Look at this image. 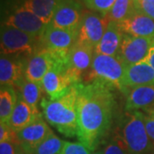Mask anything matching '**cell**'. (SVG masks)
<instances>
[{
	"label": "cell",
	"mask_w": 154,
	"mask_h": 154,
	"mask_svg": "<svg viewBox=\"0 0 154 154\" xmlns=\"http://www.w3.org/2000/svg\"><path fill=\"white\" fill-rule=\"evenodd\" d=\"M77 88L76 136L88 149L95 151L111 126L115 105L113 88L96 81L78 83Z\"/></svg>",
	"instance_id": "6da1fadb"
},
{
	"label": "cell",
	"mask_w": 154,
	"mask_h": 154,
	"mask_svg": "<svg viewBox=\"0 0 154 154\" xmlns=\"http://www.w3.org/2000/svg\"><path fill=\"white\" fill-rule=\"evenodd\" d=\"M78 84V83H77ZM75 84L58 99H43L40 105L46 122L66 137L76 136L78 128V88Z\"/></svg>",
	"instance_id": "7a4b0ae2"
},
{
	"label": "cell",
	"mask_w": 154,
	"mask_h": 154,
	"mask_svg": "<svg viewBox=\"0 0 154 154\" xmlns=\"http://www.w3.org/2000/svg\"><path fill=\"white\" fill-rule=\"evenodd\" d=\"M88 73V82H100L111 88L126 92V65L117 57L103 55L94 52Z\"/></svg>",
	"instance_id": "3957f363"
},
{
	"label": "cell",
	"mask_w": 154,
	"mask_h": 154,
	"mask_svg": "<svg viewBox=\"0 0 154 154\" xmlns=\"http://www.w3.org/2000/svg\"><path fill=\"white\" fill-rule=\"evenodd\" d=\"M121 132L117 133L125 141L130 154H147L153 149L145 126V116L139 110L128 111Z\"/></svg>",
	"instance_id": "277c9868"
},
{
	"label": "cell",
	"mask_w": 154,
	"mask_h": 154,
	"mask_svg": "<svg viewBox=\"0 0 154 154\" xmlns=\"http://www.w3.org/2000/svg\"><path fill=\"white\" fill-rule=\"evenodd\" d=\"M78 31L56 28L48 24L39 38L42 48L51 52L57 63L68 64L72 46L76 42Z\"/></svg>",
	"instance_id": "5b68a950"
},
{
	"label": "cell",
	"mask_w": 154,
	"mask_h": 154,
	"mask_svg": "<svg viewBox=\"0 0 154 154\" xmlns=\"http://www.w3.org/2000/svg\"><path fill=\"white\" fill-rule=\"evenodd\" d=\"M39 38L4 24L1 28V54L6 56L33 55Z\"/></svg>",
	"instance_id": "8992f818"
},
{
	"label": "cell",
	"mask_w": 154,
	"mask_h": 154,
	"mask_svg": "<svg viewBox=\"0 0 154 154\" xmlns=\"http://www.w3.org/2000/svg\"><path fill=\"white\" fill-rule=\"evenodd\" d=\"M80 83L69 70L67 64L57 63L42 81V86L50 99L54 100L63 96L75 84Z\"/></svg>",
	"instance_id": "52a82bcc"
},
{
	"label": "cell",
	"mask_w": 154,
	"mask_h": 154,
	"mask_svg": "<svg viewBox=\"0 0 154 154\" xmlns=\"http://www.w3.org/2000/svg\"><path fill=\"white\" fill-rule=\"evenodd\" d=\"M109 22L106 17L99 13L94 11L85 12L78 29L76 41L95 48L103 37Z\"/></svg>",
	"instance_id": "ba28073f"
},
{
	"label": "cell",
	"mask_w": 154,
	"mask_h": 154,
	"mask_svg": "<svg viewBox=\"0 0 154 154\" xmlns=\"http://www.w3.org/2000/svg\"><path fill=\"white\" fill-rule=\"evenodd\" d=\"M151 47V38L137 37L123 33L121 46L116 57L126 66L131 65L145 60Z\"/></svg>",
	"instance_id": "9c48e42d"
},
{
	"label": "cell",
	"mask_w": 154,
	"mask_h": 154,
	"mask_svg": "<svg viewBox=\"0 0 154 154\" xmlns=\"http://www.w3.org/2000/svg\"><path fill=\"white\" fill-rule=\"evenodd\" d=\"M83 14L78 0H62L50 24L56 28L78 31Z\"/></svg>",
	"instance_id": "30bf717a"
},
{
	"label": "cell",
	"mask_w": 154,
	"mask_h": 154,
	"mask_svg": "<svg viewBox=\"0 0 154 154\" xmlns=\"http://www.w3.org/2000/svg\"><path fill=\"white\" fill-rule=\"evenodd\" d=\"M5 24L40 38L48 24L24 5L17 9L7 18Z\"/></svg>",
	"instance_id": "8fae6325"
},
{
	"label": "cell",
	"mask_w": 154,
	"mask_h": 154,
	"mask_svg": "<svg viewBox=\"0 0 154 154\" xmlns=\"http://www.w3.org/2000/svg\"><path fill=\"white\" fill-rule=\"evenodd\" d=\"M51 131L43 117L39 115L32 123L17 133L19 146L23 151L33 154L35 148Z\"/></svg>",
	"instance_id": "7c38bea8"
},
{
	"label": "cell",
	"mask_w": 154,
	"mask_h": 154,
	"mask_svg": "<svg viewBox=\"0 0 154 154\" xmlns=\"http://www.w3.org/2000/svg\"><path fill=\"white\" fill-rule=\"evenodd\" d=\"M127 111L141 110L154 116V83L129 88L127 94Z\"/></svg>",
	"instance_id": "4fadbf2b"
},
{
	"label": "cell",
	"mask_w": 154,
	"mask_h": 154,
	"mask_svg": "<svg viewBox=\"0 0 154 154\" xmlns=\"http://www.w3.org/2000/svg\"><path fill=\"white\" fill-rule=\"evenodd\" d=\"M57 63V61L47 50L44 48L37 50L27 63L26 78L42 84L45 75Z\"/></svg>",
	"instance_id": "5bb4252c"
},
{
	"label": "cell",
	"mask_w": 154,
	"mask_h": 154,
	"mask_svg": "<svg viewBox=\"0 0 154 154\" xmlns=\"http://www.w3.org/2000/svg\"><path fill=\"white\" fill-rule=\"evenodd\" d=\"M26 66L23 61L11 58L1 54L0 58V82L19 88L26 78Z\"/></svg>",
	"instance_id": "9a60e30c"
},
{
	"label": "cell",
	"mask_w": 154,
	"mask_h": 154,
	"mask_svg": "<svg viewBox=\"0 0 154 154\" xmlns=\"http://www.w3.org/2000/svg\"><path fill=\"white\" fill-rule=\"evenodd\" d=\"M94 48L88 45L75 42L69 55L67 66L71 74L81 82L83 72L88 69L94 58Z\"/></svg>",
	"instance_id": "2e32d148"
},
{
	"label": "cell",
	"mask_w": 154,
	"mask_h": 154,
	"mask_svg": "<svg viewBox=\"0 0 154 154\" xmlns=\"http://www.w3.org/2000/svg\"><path fill=\"white\" fill-rule=\"evenodd\" d=\"M118 24L123 33L137 37H154V20L140 11H135Z\"/></svg>",
	"instance_id": "e0dca14e"
},
{
	"label": "cell",
	"mask_w": 154,
	"mask_h": 154,
	"mask_svg": "<svg viewBox=\"0 0 154 154\" xmlns=\"http://www.w3.org/2000/svg\"><path fill=\"white\" fill-rule=\"evenodd\" d=\"M123 32L118 22L110 21L99 44L94 48V52L103 55L116 57L120 49Z\"/></svg>",
	"instance_id": "ac0fdd59"
},
{
	"label": "cell",
	"mask_w": 154,
	"mask_h": 154,
	"mask_svg": "<svg viewBox=\"0 0 154 154\" xmlns=\"http://www.w3.org/2000/svg\"><path fill=\"white\" fill-rule=\"evenodd\" d=\"M153 83L154 69L145 60L126 66L125 87L127 89Z\"/></svg>",
	"instance_id": "d6986e66"
},
{
	"label": "cell",
	"mask_w": 154,
	"mask_h": 154,
	"mask_svg": "<svg viewBox=\"0 0 154 154\" xmlns=\"http://www.w3.org/2000/svg\"><path fill=\"white\" fill-rule=\"evenodd\" d=\"M39 115L40 113L28 105L17 92V105L7 124L17 133L32 123Z\"/></svg>",
	"instance_id": "ffe728a7"
},
{
	"label": "cell",
	"mask_w": 154,
	"mask_h": 154,
	"mask_svg": "<svg viewBox=\"0 0 154 154\" xmlns=\"http://www.w3.org/2000/svg\"><path fill=\"white\" fill-rule=\"evenodd\" d=\"M61 1L62 0H26L23 5L38 16L46 24H50Z\"/></svg>",
	"instance_id": "44dd1931"
},
{
	"label": "cell",
	"mask_w": 154,
	"mask_h": 154,
	"mask_svg": "<svg viewBox=\"0 0 154 154\" xmlns=\"http://www.w3.org/2000/svg\"><path fill=\"white\" fill-rule=\"evenodd\" d=\"M17 102V93L10 85H1L0 122L8 123Z\"/></svg>",
	"instance_id": "7402d4cb"
},
{
	"label": "cell",
	"mask_w": 154,
	"mask_h": 154,
	"mask_svg": "<svg viewBox=\"0 0 154 154\" xmlns=\"http://www.w3.org/2000/svg\"><path fill=\"white\" fill-rule=\"evenodd\" d=\"M43 88L42 84L34 82L27 78L23 81L21 87L18 88V94L22 96L24 101L29 105L33 110L38 111V103L41 97V89Z\"/></svg>",
	"instance_id": "603a6c76"
},
{
	"label": "cell",
	"mask_w": 154,
	"mask_h": 154,
	"mask_svg": "<svg viewBox=\"0 0 154 154\" xmlns=\"http://www.w3.org/2000/svg\"><path fill=\"white\" fill-rule=\"evenodd\" d=\"M135 11L134 0H116L106 18L109 21L122 22L130 17Z\"/></svg>",
	"instance_id": "cb8c5ba5"
},
{
	"label": "cell",
	"mask_w": 154,
	"mask_h": 154,
	"mask_svg": "<svg viewBox=\"0 0 154 154\" xmlns=\"http://www.w3.org/2000/svg\"><path fill=\"white\" fill-rule=\"evenodd\" d=\"M65 141L58 138L53 131L33 151V154H60Z\"/></svg>",
	"instance_id": "d4e9b609"
},
{
	"label": "cell",
	"mask_w": 154,
	"mask_h": 154,
	"mask_svg": "<svg viewBox=\"0 0 154 154\" xmlns=\"http://www.w3.org/2000/svg\"><path fill=\"white\" fill-rule=\"evenodd\" d=\"M101 152L103 154H130L125 141L117 133L110 138Z\"/></svg>",
	"instance_id": "484cf974"
},
{
	"label": "cell",
	"mask_w": 154,
	"mask_h": 154,
	"mask_svg": "<svg viewBox=\"0 0 154 154\" xmlns=\"http://www.w3.org/2000/svg\"><path fill=\"white\" fill-rule=\"evenodd\" d=\"M84 5L92 11L99 13L106 17L110 9L115 4L116 0H82Z\"/></svg>",
	"instance_id": "4316f807"
},
{
	"label": "cell",
	"mask_w": 154,
	"mask_h": 154,
	"mask_svg": "<svg viewBox=\"0 0 154 154\" xmlns=\"http://www.w3.org/2000/svg\"><path fill=\"white\" fill-rule=\"evenodd\" d=\"M60 154H92L91 150L88 149L82 142L65 141Z\"/></svg>",
	"instance_id": "83f0119b"
},
{
	"label": "cell",
	"mask_w": 154,
	"mask_h": 154,
	"mask_svg": "<svg viewBox=\"0 0 154 154\" xmlns=\"http://www.w3.org/2000/svg\"><path fill=\"white\" fill-rule=\"evenodd\" d=\"M135 10L154 20V0H134Z\"/></svg>",
	"instance_id": "f1b7e54d"
},
{
	"label": "cell",
	"mask_w": 154,
	"mask_h": 154,
	"mask_svg": "<svg viewBox=\"0 0 154 154\" xmlns=\"http://www.w3.org/2000/svg\"><path fill=\"white\" fill-rule=\"evenodd\" d=\"M7 140L18 143L17 132H15L7 123L0 122V142Z\"/></svg>",
	"instance_id": "f546056e"
},
{
	"label": "cell",
	"mask_w": 154,
	"mask_h": 154,
	"mask_svg": "<svg viewBox=\"0 0 154 154\" xmlns=\"http://www.w3.org/2000/svg\"><path fill=\"white\" fill-rule=\"evenodd\" d=\"M19 144L11 140L0 142V154H17Z\"/></svg>",
	"instance_id": "4dcf8cb0"
},
{
	"label": "cell",
	"mask_w": 154,
	"mask_h": 154,
	"mask_svg": "<svg viewBox=\"0 0 154 154\" xmlns=\"http://www.w3.org/2000/svg\"><path fill=\"white\" fill-rule=\"evenodd\" d=\"M145 126L149 137L154 142V118L152 116H145Z\"/></svg>",
	"instance_id": "1f68e13d"
},
{
	"label": "cell",
	"mask_w": 154,
	"mask_h": 154,
	"mask_svg": "<svg viewBox=\"0 0 154 154\" xmlns=\"http://www.w3.org/2000/svg\"><path fill=\"white\" fill-rule=\"evenodd\" d=\"M145 61L148 63L151 67L154 69V46H152L148 51V54L146 56Z\"/></svg>",
	"instance_id": "d6a6232c"
},
{
	"label": "cell",
	"mask_w": 154,
	"mask_h": 154,
	"mask_svg": "<svg viewBox=\"0 0 154 154\" xmlns=\"http://www.w3.org/2000/svg\"><path fill=\"white\" fill-rule=\"evenodd\" d=\"M17 154H30V153H28V152H27L23 151L21 147H19V150H18V152H17Z\"/></svg>",
	"instance_id": "836d02e7"
},
{
	"label": "cell",
	"mask_w": 154,
	"mask_h": 154,
	"mask_svg": "<svg viewBox=\"0 0 154 154\" xmlns=\"http://www.w3.org/2000/svg\"><path fill=\"white\" fill-rule=\"evenodd\" d=\"M92 154H103V153H102V152H101V151H97V152H93Z\"/></svg>",
	"instance_id": "e575fe53"
},
{
	"label": "cell",
	"mask_w": 154,
	"mask_h": 154,
	"mask_svg": "<svg viewBox=\"0 0 154 154\" xmlns=\"http://www.w3.org/2000/svg\"><path fill=\"white\" fill-rule=\"evenodd\" d=\"M152 46H154V37L152 38Z\"/></svg>",
	"instance_id": "d590c367"
},
{
	"label": "cell",
	"mask_w": 154,
	"mask_h": 154,
	"mask_svg": "<svg viewBox=\"0 0 154 154\" xmlns=\"http://www.w3.org/2000/svg\"><path fill=\"white\" fill-rule=\"evenodd\" d=\"M152 154H154V142H153V153Z\"/></svg>",
	"instance_id": "8d00e7d4"
}]
</instances>
